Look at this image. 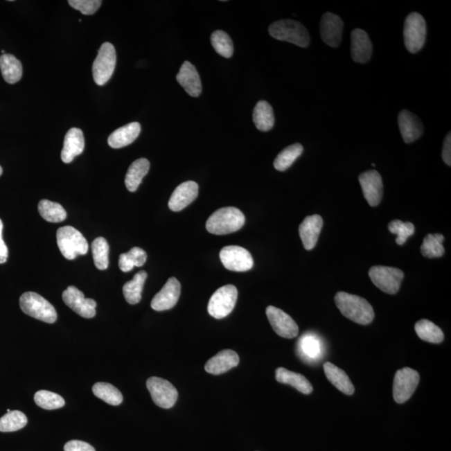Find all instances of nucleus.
<instances>
[{
  "instance_id": "obj_1",
  "label": "nucleus",
  "mask_w": 451,
  "mask_h": 451,
  "mask_svg": "<svg viewBox=\"0 0 451 451\" xmlns=\"http://www.w3.org/2000/svg\"><path fill=\"white\" fill-rule=\"evenodd\" d=\"M335 300L341 314L353 322L368 325L375 319V311L371 304L360 296L339 292Z\"/></svg>"
},
{
  "instance_id": "obj_2",
  "label": "nucleus",
  "mask_w": 451,
  "mask_h": 451,
  "mask_svg": "<svg viewBox=\"0 0 451 451\" xmlns=\"http://www.w3.org/2000/svg\"><path fill=\"white\" fill-rule=\"evenodd\" d=\"M245 223V215L233 206L223 207L215 212L206 222V230L215 235L235 233Z\"/></svg>"
},
{
  "instance_id": "obj_3",
  "label": "nucleus",
  "mask_w": 451,
  "mask_h": 451,
  "mask_svg": "<svg viewBox=\"0 0 451 451\" xmlns=\"http://www.w3.org/2000/svg\"><path fill=\"white\" fill-rule=\"evenodd\" d=\"M272 37L296 44L299 47H308L310 36L302 24L292 19L278 20L271 24L268 28Z\"/></svg>"
},
{
  "instance_id": "obj_4",
  "label": "nucleus",
  "mask_w": 451,
  "mask_h": 451,
  "mask_svg": "<svg viewBox=\"0 0 451 451\" xmlns=\"http://www.w3.org/2000/svg\"><path fill=\"white\" fill-rule=\"evenodd\" d=\"M56 238L60 251L68 260H73L80 255L87 254L89 245L87 239L75 227H60L57 230Z\"/></svg>"
},
{
  "instance_id": "obj_5",
  "label": "nucleus",
  "mask_w": 451,
  "mask_h": 451,
  "mask_svg": "<svg viewBox=\"0 0 451 451\" xmlns=\"http://www.w3.org/2000/svg\"><path fill=\"white\" fill-rule=\"evenodd\" d=\"M19 306L24 314L47 324H54L57 312L54 306L42 296L26 292L20 297Z\"/></svg>"
},
{
  "instance_id": "obj_6",
  "label": "nucleus",
  "mask_w": 451,
  "mask_h": 451,
  "mask_svg": "<svg viewBox=\"0 0 451 451\" xmlns=\"http://www.w3.org/2000/svg\"><path fill=\"white\" fill-rule=\"evenodd\" d=\"M238 290L233 285L223 286L211 297L207 311L214 319H222L234 310L238 300Z\"/></svg>"
},
{
  "instance_id": "obj_7",
  "label": "nucleus",
  "mask_w": 451,
  "mask_h": 451,
  "mask_svg": "<svg viewBox=\"0 0 451 451\" xmlns=\"http://www.w3.org/2000/svg\"><path fill=\"white\" fill-rule=\"evenodd\" d=\"M116 64V48L111 43H104L100 46L94 63L92 72L95 82L98 85L107 84L112 78Z\"/></svg>"
},
{
  "instance_id": "obj_8",
  "label": "nucleus",
  "mask_w": 451,
  "mask_h": 451,
  "mask_svg": "<svg viewBox=\"0 0 451 451\" xmlns=\"http://www.w3.org/2000/svg\"><path fill=\"white\" fill-rule=\"evenodd\" d=\"M369 278L381 291L388 294H396L399 292L405 275L399 268L375 266L369 270Z\"/></svg>"
},
{
  "instance_id": "obj_9",
  "label": "nucleus",
  "mask_w": 451,
  "mask_h": 451,
  "mask_svg": "<svg viewBox=\"0 0 451 451\" xmlns=\"http://www.w3.org/2000/svg\"><path fill=\"white\" fill-rule=\"evenodd\" d=\"M404 39L406 48L416 54L423 48L426 39V23L420 14L412 13L405 19Z\"/></svg>"
},
{
  "instance_id": "obj_10",
  "label": "nucleus",
  "mask_w": 451,
  "mask_h": 451,
  "mask_svg": "<svg viewBox=\"0 0 451 451\" xmlns=\"http://www.w3.org/2000/svg\"><path fill=\"white\" fill-rule=\"evenodd\" d=\"M420 382V375L413 369H400L393 379V396L398 404H404L413 396Z\"/></svg>"
},
{
  "instance_id": "obj_11",
  "label": "nucleus",
  "mask_w": 451,
  "mask_h": 451,
  "mask_svg": "<svg viewBox=\"0 0 451 451\" xmlns=\"http://www.w3.org/2000/svg\"><path fill=\"white\" fill-rule=\"evenodd\" d=\"M150 396L154 403L162 409L173 407L178 399V392L176 388L169 381L161 378L150 377L146 381Z\"/></svg>"
},
{
  "instance_id": "obj_12",
  "label": "nucleus",
  "mask_w": 451,
  "mask_h": 451,
  "mask_svg": "<svg viewBox=\"0 0 451 451\" xmlns=\"http://www.w3.org/2000/svg\"><path fill=\"white\" fill-rule=\"evenodd\" d=\"M220 259L227 269L246 272L254 267V258L249 251L239 246H227L220 251Z\"/></svg>"
},
{
  "instance_id": "obj_13",
  "label": "nucleus",
  "mask_w": 451,
  "mask_h": 451,
  "mask_svg": "<svg viewBox=\"0 0 451 451\" xmlns=\"http://www.w3.org/2000/svg\"><path fill=\"white\" fill-rule=\"evenodd\" d=\"M64 303L73 311L85 319H92L96 316L97 303L95 300L85 299L82 292L74 286L67 288L63 292Z\"/></svg>"
},
{
  "instance_id": "obj_14",
  "label": "nucleus",
  "mask_w": 451,
  "mask_h": 451,
  "mask_svg": "<svg viewBox=\"0 0 451 451\" xmlns=\"http://www.w3.org/2000/svg\"><path fill=\"white\" fill-rule=\"evenodd\" d=\"M266 314L276 334L285 339H294L298 336V324L285 312L274 306H268Z\"/></svg>"
},
{
  "instance_id": "obj_15",
  "label": "nucleus",
  "mask_w": 451,
  "mask_h": 451,
  "mask_svg": "<svg viewBox=\"0 0 451 451\" xmlns=\"http://www.w3.org/2000/svg\"><path fill=\"white\" fill-rule=\"evenodd\" d=\"M365 200L371 206L380 204L383 197V181L380 174L375 170H367L359 177Z\"/></svg>"
},
{
  "instance_id": "obj_16",
  "label": "nucleus",
  "mask_w": 451,
  "mask_h": 451,
  "mask_svg": "<svg viewBox=\"0 0 451 451\" xmlns=\"http://www.w3.org/2000/svg\"><path fill=\"white\" fill-rule=\"evenodd\" d=\"M181 295V283L170 278L162 290L154 297L150 306L156 311L169 310L176 306Z\"/></svg>"
},
{
  "instance_id": "obj_17",
  "label": "nucleus",
  "mask_w": 451,
  "mask_h": 451,
  "mask_svg": "<svg viewBox=\"0 0 451 451\" xmlns=\"http://www.w3.org/2000/svg\"><path fill=\"white\" fill-rule=\"evenodd\" d=\"M344 23L338 15L325 13L320 22L321 37L330 47H338L342 40Z\"/></svg>"
},
{
  "instance_id": "obj_18",
  "label": "nucleus",
  "mask_w": 451,
  "mask_h": 451,
  "mask_svg": "<svg viewBox=\"0 0 451 451\" xmlns=\"http://www.w3.org/2000/svg\"><path fill=\"white\" fill-rule=\"evenodd\" d=\"M199 186L197 182L188 181L179 185L170 196L168 206L173 212H180L198 196Z\"/></svg>"
},
{
  "instance_id": "obj_19",
  "label": "nucleus",
  "mask_w": 451,
  "mask_h": 451,
  "mask_svg": "<svg viewBox=\"0 0 451 451\" xmlns=\"http://www.w3.org/2000/svg\"><path fill=\"white\" fill-rule=\"evenodd\" d=\"M400 131L405 143H412L422 136L424 132L423 124L413 113L404 109L398 118Z\"/></svg>"
},
{
  "instance_id": "obj_20",
  "label": "nucleus",
  "mask_w": 451,
  "mask_h": 451,
  "mask_svg": "<svg viewBox=\"0 0 451 451\" xmlns=\"http://www.w3.org/2000/svg\"><path fill=\"white\" fill-rule=\"evenodd\" d=\"M373 46L368 34L361 28H355L351 34V55L355 62L364 64L371 58Z\"/></svg>"
},
{
  "instance_id": "obj_21",
  "label": "nucleus",
  "mask_w": 451,
  "mask_h": 451,
  "mask_svg": "<svg viewBox=\"0 0 451 451\" xmlns=\"http://www.w3.org/2000/svg\"><path fill=\"white\" fill-rule=\"evenodd\" d=\"M324 225L322 217L312 215L304 219L299 226V235L304 249L308 251L315 249Z\"/></svg>"
},
{
  "instance_id": "obj_22",
  "label": "nucleus",
  "mask_w": 451,
  "mask_h": 451,
  "mask_svg": "<svg viewBox=\"0 0 451 451\" xmlns=\"http://www.w3.org/2000/svg\"><path fill=\"white\" fill-rule=\"evenodd\" d=\"M240 362L237 353L231 349H225L207 361L205 371L214 375H222L230 369L237 367Z\"/></svg>"
},
{
  "instance_id": "obj_23",
  "label": "nucleus",
  "mask_w": 451,
  "mask_h": 451,
  "mask_svg": "<svg viewBox=\"0 0 451 451\" xmlns=\"http://www.w3.org/2000/svg\"><path fill=\"white\" fill-rule=\"evenodd\" d=\"M177 80L189 96L198 97L202 94V87L200 76L192 63L185 62L182 64L180 71L177 76Z\"/></svg>"
},
{
  "instance_id": "obj_24",
  "label": "nucleus",
  "mask_w": 451,
  "mask_h": 451,
  "mask_svg": "<svg viewBox=\"0 0 451 451\" xmlns=\"http://www.w3.org/2000/svg\"><path fill=\"white\" fill-rule=\"evenodd\" d=\"M84 149L85 138L82 131L78 128L69 130L64 141L62 152V161L64 163H71L75 157L84 152Z\"/></svg>"
},
{
  "instance_id": "obj_25",
  "label": "nucleus",
  "mask_w": 451,
  "mask_h": 451,
  "mask_svg": "<svg viewBox=\"0 0 451 451\" xmlns=\"http://www.w3.org/2000/svg\"><path fill=\"white\" fill-rule=\"evenodd\" d=\"M141 132V125L132 123L116 130L108 138V144L114 149H119L131 145L137 139Z\"/></svg>"
},
{
  "instance_id": "obj_26",
  "label": "nucleus",
  "mask_w": 451,
  "mask_h": 451,
  "mask_svg": "<svg viewBox=\"0 0 451 451\" xmlns=\"http://www.w3.org/2000/svg\"><path fill=\"white\" fill-rule=\"evenodd\" d=\"M324 371L328 380L344 395L352 396L355 393V386L343 369L334 364L326 362L324 364Z\"/></svg>"
},
{
  "instance_id": "obj_27",
  "label": "nucleus",
  "mask_w": 451,
  "mask_h": 451,
  "mask_svg": "<svg viewBox=\"0 0 451 451\" xmlns=\"http://www.w3.org/2000/svg\"><path fill=\"white\" fill-rule=\"evenodd\" d=\"M276 380L279 383L292 386L303 395H310L312 390H314L310 382L303 375L288 371L284 368L277 369V371H276Z\"/></svg>"
},
{
  "instance_id": "obj_28",
  "label": "nucleus",
  "mask_w": 451,
  "mask_h": 451,
  "mask_svg": "<svg viewBox=\"0 0 451 451\" xmlns=\"http://www.w3.org/2000/svg\"><path fill=\"white\" fill-rule=\"evenodd\" d=\"M149 169L150 162L145 158H140L130 166L125 179V186L130 192H136Z\"/></svg>"
},
{
  "instance_id": "obj_29",
  "label": "nucleus",
  "mask_w": 451,
  "mask_h": 451,
  "mask_svg": "<svg viewBox=\"0 0 451 451\" xmlns=\"http://www.w3.org/2000/svg\"><path fill=\"white\" fill-rule=\"evenodd\" d=\"M0 70L7 83L15 84L21 79L23 67L21 62L15 56L5 54L0 56Z\"/></svg>"
},
{
  "instance_id": "obj_30",
  "label": "nucleus",
  "mask_w": 451,
  "mask_h": 451,
  "mask_svg": "<svg viewBox=\"0 0 451 451\" xmlns=\"http://www.w3.org/2000/svg\"><path fill=\"white\" fill-rule=\"evenodd\" d=\"M254 121L259 131L268 132L274 127L275 118L273 107L265 100H260L254 111Z\"/></svg>"
},
{
  "instance_id": "obj_31",
  "label": "nucleus",
  "mask_w": 451,
  "mask_h": 451,
  "mask_svg": "<svg viewBox=\"0 0 451 451\" xmlns=\"http://www.w3.org/2000/svg\"><path fill=\"white\" fill-rule=\"evenodd\" d=\"M414 328L418 338L425 342L441 344L444 340V333L432 321L427 319L418 321Z\"/></svg>"
},
{
  "instance_id": "obj_32",
  "label": "nucleus",
  "mask_w": 451,
  "mask_h": 451,
  "mask_svg": "<svg viewBox=\"0 0 451 451\" xmlns=\"http://www.w3.org/2000/svg\"><path fill=\"white\" fill-rule=\"evenodd\" d=\"M146 278H148V274L145 271H141L134 276L132 281L125 284L123 294L127 303L134 306V304L140 302Z\"/></svg>"
},
{
  "instance_id": "obj_33",
  "label": "nucleus",
  "mask_w": 451,
  "mask_h": 451,
  "mask_svg": "<svg viewBox=\"0 0 451 451\" xmlns=\"http://www.w3.org/2000/svg\"><path fill=\"white\" fill-rule=\"evenodd\" d=\"M92 391L97 398L109 405L117 406L123 403V393L111 384L99 382L93 386Z\"/></svg>"
},
{
  "instance_id": "obj_34",
  "label": "nucleus",
  "mask_w": 451,
  "mask_h": 451,
  "mask_svg": "<svg viewBox=\"0 0 451 451\" xmlns=\"http://www.w3.org/2000/svg\"><path fill=\"white\" fill-rule=\"evenodd\" d=\"M303 152V145L299 143L288 146L276 157L274 162L275 169L279 170V172H285L302 155Z\"/></svg>"
},
{
  "instance_id": "obj_35",
  "label": "nucleus",
  "mask_w": 451,
  "mask_h": 451,
  "mask_svg": "<svg viewBox=\"0 0 451 451\" xmlns=\"http://www.w3.org/2000/svg\"><path fill=\"white\" fill-rule=\"evenodd\" d=\"M38 209L40 216L47 222H62L66 220L67 217L66 210L57 202L42 200L39 203Z\"/></svg>"
},
{
  "instance_id": "obj_36",
  "label": "nucleus",
  "mask_w": 451,
  "mask_h": 451,
  "mask_svg": "<svg viewBox=\"0 0 451 451\" xmlns=\"http://www.w3.org/2000/svg\"><path fill=\"white\" fill-rule=\"evenodd\" d=\"M444 239V236L440 233L426 236L423 245L421 247L422 255L428 258H441L445 254V247L443 246Z\"/></svg>"
},
{
  "instance_id": "obj_37",
  "label": "nucleus",
  "mask_w": 451,
  "mask_h": 451,
  "mask_svg": "<svg viewBox=\"0 0 451 451\" xmlns=\"http://www.w3.org/2000/svg\"><path fill=\"white\" fill-rule=\"evenodd\" d=\"M148 255L140 247H133L127 254H121L119 258L120 269L124 273L132 271L134 267H142L146 262Z\"/></svg>"
},
{
  "instance_id": "obj_38",
  "label": "nucleus",
  "mask_w": 451,
  "mask_h": 451,
  "mask_svg": "<svg viewBox=\"0 0 451 451\" xmlns=\"http://www.w3.org/2000/svg\"><path fill=\"white\" fill-rule=\"evenodd\" d=\"M28 423V418L23 412L19 410H11L2 418H0V432H14L21 430Z\"/></svg>"
},
{
  "instance_id": "obj_39",
  "label": "nucleus",
  "mask_w": 451,
  "mask_h": 451,
  "mask_svg": "<svg viewBox=\"0 0 451 451\" xmlns=\"http://www.w3.org/2000/svg\"><path fill=\"white\" fill-rule=\"evenodd\" d=\"M211 42L218 54L231 58L233 55V43L229 34L222 30H216L211 36Z\"/></svg>"
},
{
  "instance_id": "obj_40",
  "label": "nucleus",
  "mask_w": 451,
  "mask_h": 451,
  "mask_svg": "<svg viewBox=\"0 0 451 451\" xmlns=\"http://www.w3.org/2000/svg\"><path fill=\"white\" fill-rule=\"evenodd\" d=\"M91 249L96 267L100 270L107 269L109 247L107 240L104 238H97L92 242Z\"/></svg>"
},
{
  "instance_id": "obj_41",
  "label": "nucleus",
  "mask_w": 451,
  "mask_h": 451,
  "mask_svg": "<svg viewBox=\"0 0 451 451\" xmlns=\"http://www.w3.org/2000/svg\"><path fill=\"white\" fill-rule=\"evenodd\" d=\"M35 402L39 407L48 410L60 409L66 405V401L58 393L47 391V390H39L36 392Z\"/></svg>"
},
{
  "instance_id": "obj_42",
  "label": "nucleus",
  "mask_w": 451,
  "mask_h": 451,
  "mask_svg": "<svg viewBox=\"0 0 451 451\" xmlns=\"http://www.w3.org/2000/svg\"><path fill=\"white\" fill-rule=\"evenodd\" d=\"M299 348L303 355L308 360H317L322 353V344L318 337L314 335H306L300 339Z\"/></svg>"
},
{
  "instance_id": "obj_43",
  "label": "nucleus",
  "mask_w": 451,
  "mask_h": 451,
  "mask_svg": "<svg viewBox=\"0 0 451 451\" xmlns=\"http://www.w3.org/2000/svg\"><path fill=\"white\" fill-rule=\"evenodd\" d=\"M390 233L397 235L398 245H404L410 236L414 233V226L412 222H404L400 220H393L388 226Z\"/></svg>"
},
{
  "instance_id": "obj_44",
  "label": "nucleus",
  "mask_w": 451,
  "mask_h": 451,
  "mask_svg": "<svg viewBox=\"0 0 451 451\" xmlns=\"http://www.w3.org/2000/svg\"><path fill=\"white\" fill-rule=\"evenodd\" d=\"M69 5L85 15H94L103 3L100 0H70Z\"/></svg>"
},
{
  "instance_id": "obj_45",
  "label": "nucleus",
  "mask_w": 451,
  "mask_h": 451,
  "mask_svg": "<svg viewBox=\"0 0 451 451\" xmlns=\"http://www.w3.org/2000/svg\"><path fill=\"white\" fill-rule=\"evenodd\" d=\"M64 451H96L94 447L81 441H68L64 446Z\"/></svg>"
},
{
  "instance_id": "obj_46",
  "label": "nucleus",
  "mask_w": 451,
  "mask_h": 451,
  "mask_svg": "<svg viewBox=\"0 0 451 451\" xmlns=\"http://www.w3.org/2000/svg\"><path fill=\"white\" fill-rule=\"evenodd\" d=\"M443 161L446 165L451 166V134L450 132L446 136L444 146H443L442 152Z\"/></svg>"
},
{
  "instance_id": "obj_47",
  "label": "nucleus",
  "mask_w": 451,
  "mask_h": 451,
  "mask_svg": "<svg viewBox=\"0 0 451 451\" xmlns=\"http://www.w3.org/2000/svg\"><path fill=\"white\" fill-rule=\"evenodd\" d=\"M3 224L1 219H0V264L6 263L8 256H9V250L3 240Z\"/></svg>"
},
{
  "instance_id": "obj_48",
  "label": "nucleus",
  "mask_w": 451,
  "mask_h": 451,
  "mask_svg": "<svg viewBox=\"0 0 451 451\" xmlns=\"http://www.w3.org/2000/svg\"><path fill=\"white\" fill-rule=\"evenodd\" d=\"M2 173H3V169L1 166H0V176H1Z\"/></svg>"
}]
</instances>
